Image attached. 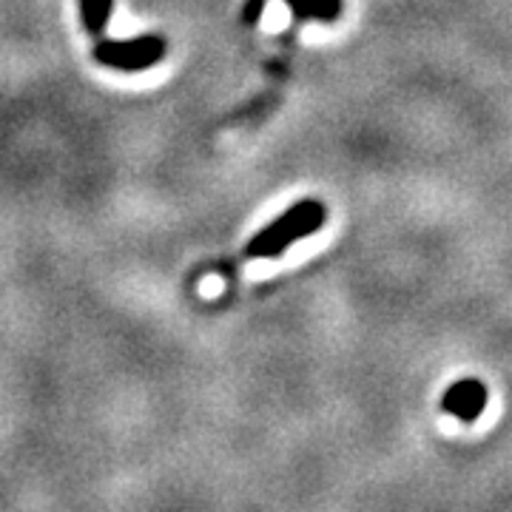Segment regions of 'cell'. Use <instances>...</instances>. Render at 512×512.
<instances>
[{
	"mask_svg": "<svg viewBox=\"0 0 512 512\" xmlns=\"http://www.w3.org/2000/svg\"><path fill=\"white\" fill-rule=\"evenodd\" d=\"M328 220V208L322 200H299L293 202L285 214H279L274 222H268L259 234H256L245 254L251 259H276L282 256L299 239H308L319 234V228Z\"/></svg>",
	"mask_w": 512,
	"mask_h": 512,
	"instance_id": "obj_1",
	"label": "cell"
},
{
	"mask_svg": "<svg viewBox=\"0 0 512 512\" xmlns=\"http://www.w3.org/2000/svg\"><path fill=\"white\" fill-rule=\"evenodd\" d=\"M165 52H168V43L160 35H140L128 37V40H97L94 46V60L109 66L114 72L137 74L154 69L157 63H163Z\"/></svg>",
	"mask_w": 512,
	"mask_h": 512,
	"instance_id": "obj_2",
	"label": "cell"
},
{
	"mask_svg": "<svg viewBox=\"0 0 512 512\" xmlns=\"http://www.w3.org/2000/svg\"><path fill=\"white\" fill-rule=\"evenodd\" d=\"M487 387L481 379H458L456 384H450V390L441 396V410L453 419L473 424V421L484 413L487 407Z\"/></svg>",
	"mask_w": 512,
	"mask_h": 512,
	"instance_id": "obj_3",
	"label": "cell"
},
{
	"mask_svg": "<svg viewBox=\"0 0 512 512\" xmlns=\"http://www.w3.org/2000/svg\"><path fill=\"white\" fill-rule=\"evenodd\" d=\"M296 20H322L333 23L342 15V0H285Z\"/></svg>",
	"mask_w": 512,
	"mask_h": 512,
	"instance_id": "obj_4",
	"label": "cell"
},
{
	"mask_svg": "<svg viewBox=\"0 0 512 512\" xmlns=\"http://www.w3.org/2000/svg\"><path fill=\"white\" fill-rule=\"evenodd\" d=\"M111 12H114V0H80V18L83 29L92 37H103L109 29Z\"/></svg>",
	"mask_w": 512,
	"mask_h": 512,
	"instance_id": "obj_5",
	"label": "cell"
},
{
	"mask_svg": "<svg viewBox=\"0 0 512 512\" xmlns=\"http://www.w3.org/2000/svg\"><path fill=\"white\" fill-rule=\"evenodd\" d=\"M265 6H268V0H248V3H245V9H242V20H245L248 26H254L256 20L262 18Z\"/></svg>",
	"mask_w": 512,
	"mask_h": 512,
	"instance_id": "obj_6",
	"label": "cell"
}]
</instances>
